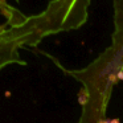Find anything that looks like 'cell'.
I'll return each instance as SVG.
<instances>
[{"instance_id":"obj_1","label":"cell","mask_w":123,"mask_h":123,"mask_svg":"<svg viewBox=\"0 0 123 123\" xmlns=\"http://www.w3.org/2000/svg\"><path fill=\"white\" fill-rule=\"evenodd\" d=\"M93 0H50L41 12L7 21L0 27V70L25 65L20 50L36 48L49 36L81 28L89 17Z\"/></svg>"},{"instance_id":"obj_2","label":"cell","mask_w":123,"mask_h":123,"mask_svg":"<svg viewBox=\"0 0 123 123\" xmlns=\"http://www.w3.org/2000/svg\"><path fill=\"white\" fill-rule=\"evenodd\" d=\"M111 3L114 13L111 45L87 68L70 73L80 82L85 83L86 87L97 86L103 106L109 101V90L118 81L123 80V0H111Z\"/></svg>"},{"instance_id":"obj_3","label":"cell","mask_w":123,"mask_h":123,"mask_svg":"<svg viewBox=\"0 0 123 123\" xmlns=\"http://www.w3.org/2000/svg\"><path fill=\"white\" fill-rule=\"evenodd\" d=\"M0 8L7 13V16H8V21H16V20H20V19L24 17L21 13H19L17 11L9 8V6H7L6 0H0Z\"/></svg>"}]
</instances>
